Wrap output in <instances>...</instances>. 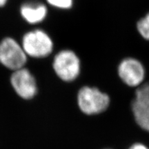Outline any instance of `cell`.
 I'll return each mask as SVG.
<instances>
[{"label": "cell", "instance_id": "5", "mask_svg": "<svg viewBox=\"0 0 149 149\" xmlns=\"http://www.w3.org/2000/svg\"><path fill=\"white\" fill-rule=\"evenodd\" d=\"M131 111L137 126L149 133V88L147 83L136 89L131 104Z\"/></svg>", "mask_w": 149, "mask_h": 149}, {"label": "cell", "instance_id": "14", "mask_svg": "<svg viewBox=\"0 0 149 149\" xmlns=\"http://www.w3.org/2000/svg\"><path fill=\"white\" fill-rule=\"evenodd\" d=\"M104 149H112V148H104Z\"/></svg>", "mask_w": 149, "mask_h": 149}, {"label": "cell", "instance_id": "11", "mask_svg": "<svg viewBox=\"0 0 149 149\" xmlns=\"http://www.w3.org/2000/svg\"><path fill=\"white\" fill-rule=\"evenodd\" d=\"M127 149H149V147L142 142H135L132 144Z\"/></svg>", "mask_w": 149, "mask_h": 149}, {"label": "cell", "instance_id": "13", "mask_svg": "<svg viewBox=\"0 0 149 149\" xmlns=\"http://www.w3.org/2000/svg\"><path fill=\"white\" fill-rule=\"evenodd\" d=\"M147 83V84H148V88H149V81L148 82H146Z\"/></svg>", "mask_w": 149, "mask_h": 149}, {"label": "cell", "instance_id": "10", "mask_svg": "<svg viewBox=\"0 0 149 149\" xmlns=\"http://www.w3.org/2000/svg\"><path fill=\"white\" fill-rule=\"evenodd\" d=\"M48 4L59 9H69L72 6L73 0H46Z\"/></svg>", "mask_w": 149, "mask_h": 149}, {"label": "cell", "instance_id": "4", "mask_svg": "<svg viewBox=\"0 0 149 149\" xmlns=\"http://www.w3.org/2000/svg\"><path fill=\"white\" fill-rule=\"evenodd\" d=\"M27 57L22 44L12 37H5L0 42V63L6 68L13 71L24 68Z\"/></svg>", "mask_w": 149, "mask_h": 149}, {"label": "cell", "instance_id": "7", "mask_svg": "<svg viewBox=\"0 0 149 149\" xmlns=\"http://www.w3.org/2000/svg\"><path fill=\"white\" fill-rule=\"evenodd\" d=\"M118 74L123 82L128 86L139 87L144 79L145 69L138 59L128 57L120 62Z\"/></svg>", "mask_w": 149, "mask_h": 149}, {"label": "cell", "instance_id": "9", "mask_svg": "<svg viewBox=\"0 0 149 149\" xmlns=\"http://www.w3.org/2000/svg\"><path fill=\"white\" fill-rule=\"evenodd\" d=\"M137 28L141 36L149 40V13L137 22Z\"/></svg>", "mask_w": 149, "mask_h": 149}, {"label": "cell", "instance_id": "6", "mask_svg": "<svg viewBox=\"0 0 149 149\" xmlns=\"http://www.w3.org/2000/svg\"><path fill=\"white\" fill-rule=\"evenodd\" d=\"M10 83L17 94L24 100H31L37 93L36 79L26 68L13 71L10 77Z\"/></svg>", "mask_w": 149, "mask_h": 149}, {"label": "cell", "instance_id": "2", "mask_svg": "<svg viewBox=\"0 0 149 149\" xmlns=\"http://www.w3.org/2000/svg\"><path fill=\"white\" fill-rule=\"evenodd\" d=\"M22 46L27 56L33 58H44L53 52V42L45 31L36 29L24 35Z\"/></svg>", "mask_w": 149, "mask_h": 149}, {"label": "cell", "instance_id": "1", "mask_svg": "<svg viewBox=\"0 0 149 149\" xmlns=\"http://www.w3.org/2000/svg\"><path fill=\"white\" fill-rule=\"evenodd\" d=\"M77 102L79 111L84 115L95 116L107 111L111 104V98L107 93L97 87L86 86L78 91Z\"/></svg>", "mask_w": 149, "mask_h": 149}, {"label": "cell", "instance_id": "8", "mask_svg": "<svg viewBox=\"0 0 149 149\" xmlns=\"http://www.w3.org/2000/svg\"><path fill=\"white\" fill-rule=\"evenodd\" d=\"M20 14L26 22L31 24L40 23L44 21L48 13V9L44 3L26 2L20 7Z\"/></svg>", "mask_w": 149, "mask_h": 149}, {"label": "cell", "instance_id": "3", "mask_svg": "<svg viewBox=\"0 0 149 149\" xmlns=\"http://www.w3.org/2000/svg\"><path fill=\"white\" fill-rule=\"evenodd\" d=\"M54 71L59 79L70 82L77 78L80 73V60L71 50H63L55 56L53 61Z\"/></svg>", "mask_w": 149, "mask_h": 149}, {"label": "cell", "instance_id": "12", "mask_svg": "<svg viewBox=\"0 0 149 149\" xmlns=\"http://www.w3.org/2000/svg\"><path fill=\"white\" fill-rule=\"evenodd\" d=\"M8 0H0V7H3L6 4Z\"/></svg>", "mask_w": 149, "mask_h": 149}]
</instances>
